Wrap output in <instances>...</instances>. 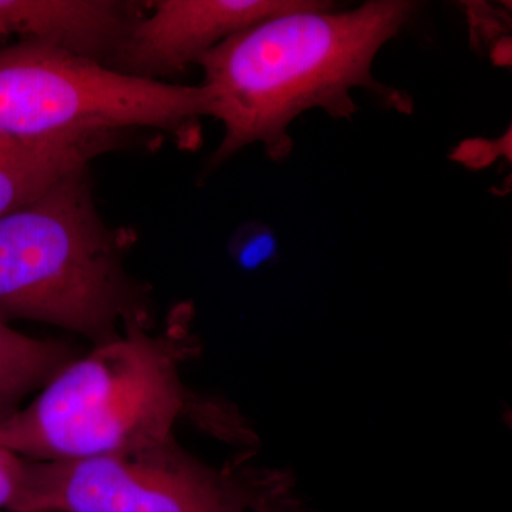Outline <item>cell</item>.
Segmentation results:
<instances>
[{
    "mask_svg": "<svg viewBox=\"0 0 512 512\" xmlns=\"http://www.w3.org/2000/svg\"><path fill=\"white\" fill-rule=\"evenodd\" d=\"M407 0H370L335 12L329 2L293 10L235 33L201 57L208 117L224 127L211 165L259 143L275 161L292 151L289 126L305 111L356 113L353 90H369L402 113L412 100L373 77L377 53L416 13Z\"/></svg>",
    "mask_w": 512,
    "mask_h": 512,
    "instance_id": "6da1fadb",
    "label": "cell"
},
{
    "mask_svg": "<svg viewBox=\"0 0 512 512\" xmlns=\"http://www.w3.org/2000/svg\"><path fill=\"white\" fill-rule=\"evenodd\" d=\"M185 329L161 333L131 325L94 346L0 421V446L33 461L136 454L175 440L188 406L181 363L191 352Z\"/></svg>",
    "mask_w": 512,
    "mask_h": 512,
    "instance_id": "7a4b0ae2",
    "label": "cell"
},
{
    "mask_svg": "<svg viewBox=\"0 0 512 512\" xmlns=\"http://www.w3.org/2000/svg\"><path fill=\"white\" fill-rule=\"evenodd\" d=\"M119 232L103 221L87 167L0 217V322L33 320L94 346L151 326L150 292L128 274Z\"/></svg>",
    "mask_w": 512,
    "mask_h": 512,
    "instance_id": "3957f363",
    "label": "cell"
},
{
    "mask_svg": "<svg viewBox=\"0 0 512 512\" xmlns=\"http://www.w3.org/2000/svg\"><path fill=\"white\" fill-rule=\"evenodd\" d=\"M207 106L201 84L141 79L33 40L0 49V136L37 141L156 128L190 146Z\"/></svg>",
    "mask_w": 512,
    "mask_h": 512,
    "instance_id": "277c9868",
    "label": "cell"
},
{
    "mask_svg": "<svg viewBox=\"0 0 512 512\" xmlns=\"http://www.w3.org/2000/svg\"><path fill=\"white\" fill-rule=\"evenodd\" d=\"M284 477L217 470L173 440L136 454L28 460L12 512H295Z\"/></svg>",
    "mask_w": 512,
    "mask_h": 512,
    "instance_id": "5b68a950",
    "label": "cell"
},
{
    "mask_svg": "<svg viewBox=\"0 0 512 512\" xmlns=\"http://www.w3.org/2000/svg\"><path fill=\"white\" fill-rule=\"evenodd\" d=\"M318 0H157L134 22L114 53L117 72L164 82L234 36L282 13L312 8Z\"/></svg>",
    "mask_w": 512,
    "mask_h": 512,
    "instance_id": "8992f818",
    "label": "cell"
},
{
    "mask_svg": "<svg viewBox=\"0 0 512 512\" xmlns=\"http://www.w3.org/2000/svg\"><path fill=\"white\" fill-rule=\"evenodd\" d=\"M116 0H0V40L19 37L106 64L140 16Z\"/></svg>",
    "mask_w": 512,
    "mask_h": 512,
    "instance_id": "52a82bcc",
    "label": "cell"
},
{
    "mask_svg": "<svg viewBox=\"0 0 512 512\" xmlns=\"http://www.w3.org/2000/svg\"><path fill=\"white\" fill-rule=\"evenodd\" d=\"M119 134L18 140L0 136V217L49 190L64 175L109 151Z\"/></svg>",
    "mask_w": 512,
    "mask_h": 512,
    "instance_id": "ba28073f",
    "label": "cell"
},
{
    "mask_svg": "<svg viewBox=\"0 0 512 512\" xmlns=\"http://www.w3.org/2000/svg\"><path fill=\"white\" fill-rule=\"evenodd\" d=\"M77 357L64 343L35 339L0 322V421Z\"/></svg>",
    "mask_w": 512,
    "mask_h": 512,
    "instance_id": "9c48e42d",
    "label": "cell"
},
{
    "mask_svg": "<svg viewBox=\"0 0 512 512\" xmlns=\"http://www.w3.org/2000/svg\"><path fill=\"white\" fill-rule=\"evenodd\" d=\"M28 476V458L0 446V511L12 512Z\"/></svg>",
    "mask_w": 512,
    "mask_h": 512,
    "instance_id": "30bf717a",
    "label": "cell"
},
{
    "mask_svg": "<svg viewBox=\"0 0 512 512\" xmlns=\"http://www.w3.org/2000/svg\"><path fill=\"white\" fill-rule=\"evenodd\" d=\"M276 254V239L269 229L255 228L239 241L235 255L244 268H258Z\"/></svg>",
    "mask_w": 512,
    "mask_h": 512,
    "instance_id": "8fae6325",
    "label": "cell"
},
{
    "mask_svg": "<svg viewBox=\"0 0 512 512\" xmlns=\"http://www.w3.org/2000/svg\"><path fill=\"white\" fill-rule=\"evenodd\" d=\"M0 512H8V511H0Z\"/></svg>",
    "mask_w": 512,
    "mask_h": 512,
    "instance_id": "7c38bea8",
    "label": "cell"
}]
</instances>
